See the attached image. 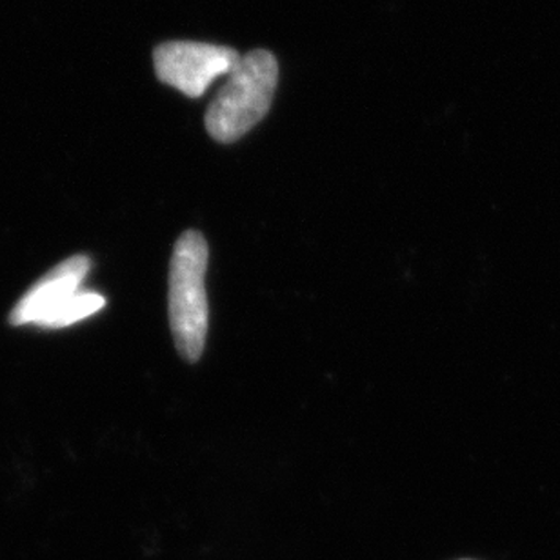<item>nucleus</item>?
<instances>
[{
  "mask_svg": "<svg viewBox=\"0 0 560 560\" xmlns=\"http://www.w3.org/2000/svg\"><path fill=\"white\" fill-rule=\"evenodd\" d=\"M279 82L276 55L254 49L244 55L206 112L211 139L230 144L246 136L270 112Z\"/></svg>",
  "mask_w": 560,
  "mask_h": 560,
  "instance_id": "1",
  "label": "nucleus"
},
{
  "mask_svg": "<svg viewBox=\"0 0 560 560\" xmlns=\"http://www.w3.org/2000/svg\"><path fill=\"white\" fill-rule=\"evenodd\" d=\"M208 257L205 235L189 230L177 238L170 262V326L178 355L191 364L202 355L208 335Z\"/></svg>",
  "mask_w": 560,
  "mask_h": 560,
  "instance_id": "2",
  "label": "nucleus"
},
{
  "mask_svg": "<svg viewBox=\"0 0 560 560\" xmlns=\"http://www.w3.org/2000/svg\"><path fill=\"white\" fill-rule=\"evenodd\" d=\"M90 268L92 260L86 255H73L55 266L13 307L11 324L66 328L101 312L106 299L81 288Z\"/></svg>",
  "mask_w": 560,
  "mask_h": 560,
  "instance_id": "3",
  "label": "nucleus"
},
{
  "mask_svg": "<svg viewBox=\"0 0 560 560\" xmlns=\"http://www.w3.org/2000/svg\"><path fill=\"white\" fill-rule=\"evenodd\" d=\"M238 60L235 49L206 43L161 44L153 54L159 81L194 98L202 97L217 79L230 75Z\"/></svg>",
  "mask_w": 560,
  "mask_h": 560,
  "instance_id": "4",
  "label": "nucleus"
}]
</instances>
